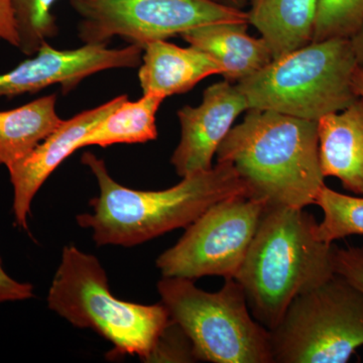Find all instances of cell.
<instances>
[{
  "mask_svg": "<svg viewBox=\"0 0 363 363\" xmlns=\"http://www.w3.org/2000/svg\"><path fill=\"white\" fill-rule=\"evenodd\" d=\"M81 161L96 178L100 193L91 200L92 212L79 214L76 219L79 225L92 230L98 247L142 245L175 229L187 228L222 200L247 195V186L229 162H217L207 171L184 177L166 190L140 191L117 183L104 160L93 152H84Z\"/></svg>",
  "mask_w": 363,
  "mask_h": 363,
  "instance_id": "6da1fadb",
  "label": "cell"
},
{
  "mask_svg": "<svg viewBox=\"0 0 363 363\" xmlns=\"http://www.w3.org/2000/svg\"><path fill=\"white\" fill-rule=\"evenodd\" d=\"M247 186L250 197L269 206L315 204L325 186L319 161L317 121L248 109L216 152Z\"/></svg>",
  "mask_w": 363,
  "mask_h": 363,
  "instance_id": "7a4b0ae2",
  "label": "cell"
},
{
  "mask_svg": "<svg viewBox=\"0 0 363 363\" xmlns=\"http://www.w3.org/2000/svg\"><path fill=\"white\" fill-rule=\"evenodd\" d=\"M317 221L304 208L267 205L236 274L253 318L267 330L291 302L335 272L333 243L320 240Z\"/></svg>",
  "mask_w": 363,
  "mask_h": 363,
  "instance_id": "3957f363",
  "label": "cell"
},
{
  "mask_svg": "<svg viewBox=\"0 0 363 363\" xmlns=\"http://www.w3.org/2000/svg\"><path fill=\"white\" fill-rule=\"evenodd\" d=\"M48 306L73 326L92 329L113 344V354L145 362L171 319L162 302L135 304L114 297L99 259L73 245L63 248Z\"/></svg>",
  "mask_w": 363,
  "mask_h": 363,
  "instance_id": "277c9868",
  "label": "cell"
},
{
  "mask_svg": "<svg viewBox=\"0 0 363 363\" xmlns=\"http://www.w3.org/2000/svg\"><path fill=\"white\" fill-rule=\"evenodd\" d=\"M357 67L350 39L320 40L272 60L236 85L248 109L317 121L357 99L353 87Z\"/></svg>",
  "mask_w": 363,
  "mask_h": 363,
  "instance_id": "5b68a950",
  "label": "cell"
},
{
  "mask_svg": "<svg viewBox=\"0 0 363 363\" xmlns=\"http://www.w3.org/2000/svg\"><path fill=\"white\" fill-rule=\"evenodd\" d=\"M157 291L169 318L190 338L198 362L272 363L269 331L253 318L235 279L209 293L192 279L162 277Z\"/></svg>",
  "mask_w": 363,
  "mask_h": 363,
  "instance_id": "8992f818",
  "label": "cell"
},
{
  "mask_svg": "<svg viewBox=\"0 0 363 363\" xmlns=\"http://www.w3.org/2000/svg\"><path fill=\"white\" fill-rule=\"evenodd\" d=\"M272 363H345L363 345V294L335 274L297 296L269 330Z\"/></svg>",
  "mask_w": 363,
  "mask_h": 363,
  "instance_id": "52a82bcc",
  "label": "cell"
},
{
  "mask_svg": "<svg viewBox=\"0 0 363 363\" xmlns=\"http://www.w3.org/2000/svg\"><path fill=\"white\" fill-rule=\"evenodd\" d=\"M80 16L84 44L107 45L114 37L145 48L214 23H250L247 11L215 0H69Z\"/></svg>",
  "mask_w": 363,
  "mask_h": 363,
  "instance_id": "ba28073f",
  "label": "cell"
},
{
  "mask_svg": "<svg viewBox=\"0 0 363 363\" xmlns=\"http://www.w3.org/2000/svg\"><path fill=\"white\" fill-rule=\"evenodd\" d=\"M267 206L264 200L238 195L210 207L157 257L162 277L235 278Z\"/></svg>",
  "mask_w": 363,
  "mask_h": 363,
  "instance_id": "9c48e42d",
  "label": "cell"
},
{
  "mask_svg": "<svg viewBox=\"0 0 363 363\" xmlns=\"http://www.w3.org/2000/svg\"><path fill=\"white\" fill-rule=\"evenodd\" d=\"M143 48L128 45L109 49L107 45H87L74 50H57L44 43L33 58L0 74V98L35 93L52 85L70 92L85 78L109 69L140 66Z\"/></svg>",
  "mask_w": 363,
  "mask_h": 363,
  "instance_id": "30bf717a",
  "label": "cell"
},
{
  "mask_svg": "<svg viewBox=\"0 0 363 363\" xmlns=\"http://www.w3.org/2000/svg\"><path fill=\"white\" fill-rule=\"evenodd\" d=\"M247 111L245 95L227 80L206 88L198 106L185 105L179 109L181 140L171 157L177 175L184 178L211 169L234 121Z\"/></svg>",
  "mask_w": 363,
  "mask_h": 363,
  "instance_id": "8fae6325",
  "label": "cell"
},
{
  "mask_svg": "<svg viewBox=\"0 0 363 363\" xmlns=\"http://www.w3.org/2000/svg\"><path fill=\"white\" fill-rule=\"evenodd\" d=\"M126 99L128 95H121L64 121L28 156L7 168L13 188V210L16 225L28 230L33 198L45 182L67 157L78 150L82 138Z\"/></svg>",
  "mask_w": 363,
  "mask_h": 363,
  "instance_id": "7c38bea8",
  "label": "cell"
},
{
  "mask_svg": "<svg viewBox=\"0 0 363 363\" xmlns=\"http://www.w3.org/2000/svg\"><path fill=\"white\" fill-rule=\"evenodd\" d=\"M319 161L325 178L335 177L343 187L363 195V99L317 121Z\"/></svg>",
  "mask_w": 363,
  "mask_h": 363,
  "instance_id": "4fadbf2b",
  "label": "cell"
},
{
  "mask_svg": "<svg viewBox=\"0 0 363 363\" xmlns=\"http://www.w3.org/2000/svg\"><path fill=\"white\" fill-rule=\"evenodd\" d=\"M223 73V67L207 52L160 40L143 48L138 80L143 94L159 93L167 98L188 92L203 79Z\"/></svg>",
  "mask_w": 363,
  "mask_h": 363,
  "instance_id": "5bb4252c",
  "label": "cell"
},
{
  "mask_svg": "<svg viewBox=\"0 0 363 363\" xmlns=\"http://www.w3.org/2000/svg\"><path fill=\"white\" fill-rule=\"evenodd\" d=\"M248 26L250 23H214L193 28L181 35L189 45L220 63L225 80L238 83L274 60L262 38L248 35Z\"/></svg>",
  "mask_w": 363,
  "mask_h": 363,
  "instance_id": "9a60e30c",
  "label": "cell"
},
{
  "mask_svg": "<svg viewBox=\"0 0 363 363\" xmlns=\"http://www.w3.org/2000/svg\"><path fill=\"white\" fill-rule=\"evenodd\" d=\"M248 23L278 59L310 44L318 0H250Z\"/></svg>",
  "mask_w": 363,
  "mask_h": 363,
  "instance_id": "2e32d148",
  "label": "cell"
},
{
  "mask_svg": "<svg viewBox=\"0 0 363 363\" xmlns=\"http://www.w3.org/2000/svg\"><path fill=\"white\" fill-rule=\"evenodd\" d=\"M56 104L57 95L51 94L0 111V166L9 168L23 159L61 125Z\"/></svg>",
  "mask_w": 363,
  "mask_h": 363,
  "instance_id": "e0dca14e",
  "label": "cell"
},
{
  "mask_svg": "<svg viewBox=\"0 0 363 363\" xmlns=\"http://www.w3.org/2000/svg\"><path fill=\"white\" fill-rule=\"evenodd\" d=\"M164 99L159 93H145L136 101L124 100L82 138L78 150L91 145L106 147L116 143L157 140L156 116Z\"/></svg>",
  "mask_w": 363,
  "mask_h": 363,
  "instance_id": "ac0fdd59",
  "label": "cell"
},
{
  "mask_svg": "<svg viewBox=\"0 0 363 363\" xmlns=\"http://www.w3.org/2000/svg\"><path fill=\"white\" fill-rule=\"evenodd\" d=\"M315 205L324 214L316 228L320 240L333 243L353 234L363 235V198L342 194L325 185Z\"/></svg>",
  "mask_w": 363,
  "mask_h": 363,
  "instance_id": "d6986e66",
  "label": "cell"
},
{
  "mask_svg": "<svg viewBox=\"0 0 363 363\" xmlns=\"http://www.w3.org/2000/svg\"><path fill=\"white\" fill-rule=\"evenodd\" d=\"M58 0H11L20 45L18 50L26 56H33L40 45L58 33L56 16L52 6Z\"/></svg>",
  "mask_w": 363,
  "mask_h": 363,
  "instance_id": "ffe728a7",
  "label": "cell"
},
{
  "mask_svg": "<svg viewBox=\"0 0 363 363\" xmlns=\"http://www.w3.org/2000/svg\"><path fill=\"white\" fill-rule=\"evenodd\" d=\"M363 23V0H318L312 42L351 39Z\"/></svg>",
  "mask_w": 363,
  "mask_h": 363,
  "instance_id": "44dd1931",
  "label": "cell"
},
{
  "mask_svg": "<svg viewBox=\"0 0 363 363\" xmlns=\"http://www.w3.org/2000/svg\"><path fill=\"white\" fill-rule=\"evenodd\" d=\"M147 362H195L198 360L187 334L180 325L169 319Z\"/></svg>",
  "mask_w": 363,
  "mask_h": 363,
  "instance_id": "7402d4cb",
  "label": "cell"
},
{
  "mask_svg": "<svg viewBox=\"0 0 363 363\" xmlns=\"http://www.w3.org/2000/svg\"><path fill=\"white\" fill-rule=\"evenodd\" d=\"M335 272L363 294V247H336Z\"/></svg>",
  "mask_w": 363,
  "mask_h": 363,
  "instance_id": "603a6c76",
  "label": "cell"
},
{
  "mask_svg": "<svg viewBox=\"0 0 363 363\" xmlns=\"http://www.w3.org/2000/svg\"><path fill=\"white\" fill-rule=\"evenodd\" d=\"M33 297V286L21 283L7 274L0 259V304L28 300Z\"/></svg>",
  "mask_w": 363,
  "mask_h": 363,
  "instance_id": "cb8c5ba5",
  "label": "cell"
},
{
  "mask_svg": "<svg viewBox=\"0 0 363 363\" xmlns=\"http://www.w3.org/2000/svg\"><path fill=\"white\" fill-rule=\"evenodd\" d=\"M0 40L18 49L20 45V35L11 0H0Z\"/></svg>",
  "mask_w": 363,
  "mask_h": 363,
  "instance_id": "d4e9b609",
  "label": "cell"
},
{
  "mask_svg": "<svg viewBox=\"0 0 363 363\" xmlns=\"http://www.w3.org/2000/svg\"><path fill=\"white\" fill-rule=\"evenodd\" d=\"M357 58V65L363 70V23L359 30L350 39Z\"/></svg>",
  "mask_w": 363,
  "mask_h": 363,
  "instance_id": "484cf974",
  "label": "cell"
},
{
  "mask_svg": "<svg viewBox=\"0 0 363 363\" xmlns=\"http://www.w3.org/2000/svg\"><path fill=\"white\" fill-rule=\"evenodd\" d=\"M353 87H354L358 97L363 99V70L359 67H357V70L353 74Z\"/></svg>",
  "mask_w": 363,
  "mask_h": 363,
  "instance_id": "4316f807",
  "label": "cell"
},
{
  "mask_svg": "<svg viewBox=\"0 0 363 363\" xmlns=\"http://www.w3.org/2000/svg\"><path fill=\"white\" fill-rule=\"evenodd\" d=\"M223 1L224 4H228V6L242 9V7L247 6L250 0H223Z\"/></svg>",
  "mask_w": 363,
  "mask_h": 363,
  "instance_id": "83f0119b",
  "label": "cell"
}]
</instances>
